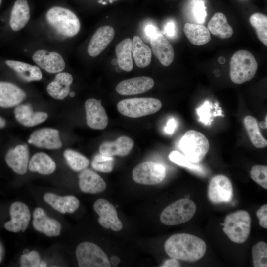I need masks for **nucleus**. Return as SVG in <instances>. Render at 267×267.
<instances>
[{
	"instance_id": "obj_52",
	"label": "nucleus",
	"mask_w": 267,
	"mask_h": 267,
	"mask_svg": "<svg viewBox=\"0 0 267 267\" xmlns=\"http://www.w3.org/2000/svg\"><path fill=\"white\" fill-rule=\"evenodd\" d=\"M2 254H3V249L1 245L0 244V263L1 262L2 259Z\"/></svg>"
},
{
	"instance_id": "obj_31",
	"label": "nucleus",
	"mask_w": 267,
	"mask_h": 267,
	"mask_svg": "<svg viewBox=\"0 0 267 267\" xmlns=\"http://www.w3.org/2000/svg\"><path fill=\"white\" fill-rule=\"evenodd\" d=\"M28 169L31 172H37L43 175H49L54 172L56 164L46 153L38 152L35 154L30 159Z\"/></svg>"
},
{
	"instance_id": "obj_39",
	"label": "nucleus",
	"mask_w": 267,
	"mask_h": 267,
	"mask_svg": "<svg viewBox=\"0 0 267 267\" xmlns=\"http://www.w3.org/2000/svg\"><path fill=\"white\" fill-rule=\"evenodd\" d=\"M169 158L172 162L179 166L202 173V169L199 165V163L191 162L184 155L178 151H172L169 155Z\"/></svg>"
},
{
	"instance_id": "obj_56",
	"label": "nucleus",
	"mask_w": 267,
	"mask_h": 267,
	"mask_svg": "<svg viewBox=\"0 0 267 267\" xmlns=\"http://www.w3.org/2000/svg\"><path fill=\"white\" fill-rule=\"evenodd\" d=\"M69 94L70 97H74L75 96V93L74 92H71L69 93Z\"/></svg>"
},
{
	"instance_id": "obj_24",
	"label": "nucleus",
	"mask_w": 267,
	"mask_h": 267,
	"mask_svg": "<svg viewBox=\"0 0 267 267\" xmlns=\"http://www.w3.org/2000/svg\"><path fill=\"white\" fill-rule=\"evenodd\" d=\"M17 121L26 127H33L45 121L48 115L44 112L33 111L31 105L26 104L17 106L14 110Z\"/></svg>"
},
{
	"instance_id": "obj_55",
	"label": "nucleus",
	"mask_w": 267,
	"mask_h": 267,
	"mask_svg": "<svg viewBox=\"0 0 267 267\" xmlns=\"http://www.w3.org/2000/svg\"><path fill=\"white\" fill-rule=\"evenodd\" d=\"M115 69L116 72H120L122 70L119 66H117Z\"/></svg>"
},
{
	"instance_id": "obj_8",
	"label": "nucleus",
	"mask_w": 267,
	"mask_h": 267,
	"mask_svg": "<svg viewBox=\"0 0 267 267\" xmlns=\"http://www.w3.org/2000/svg\"><path fill=\"white\" fill-rule=\"evenodd\" d=\"M76 256L80 267H110L106 253L98 246L90 242L79 244Z\"/></svg>"
},
{
	"instance_id": "obj_7",
	"label": "nucleus",
	"mask_w": 267,
	"mask_h": 267,
	"mask_svg": "<svg viewBox=\"0 0 267 267\" xmlns=\"http://www.w3.org/2000/svg\"><path fill=\"white\" fill-rule=\"evenodd\" d=\"M196 211V206L193 201L180 199L167 207L161 213L160 219L167 225H179L189 221Z\"/></svg>"
},
{
	"instance_id": "obj_34",
	"label": "nucleus",
	"mask_w": 267,
	"mask_h": 267,
	"mask_svg": "<svg viewBox=\"0 0 267 267\" xmlns=\"http://www.w3.org/2000/svg\"><path fill=\"white\" fill-rule=\"evenodd\" d=\"M244 123L253 145L258 148L266 147L267 141L260 131L256 119L253 116H247L244 119Z\"/></svg>"
},
{
	"instance_id": "obj_5",
	"label": "nucleus",
	"mask_w": 267,
	"mask_h": 267,
	"mask_svg": "<svg viewBox=\"0 0 267 267\" xmlns=\"http://www.w3.org/2000/svg\"><path fill=\"white\" fill-rule=\"evenodd\" d=\"M179 145L184 155L194 163H199L203 159L210 146L207 137L202 133L193 130L185 133Z\"/></svg>"
},
{
	"instance_id": "obj_6",
	"label": "nucleus",
	"mask_w": 267,
	"mask_h": 267,
	"mask_svg": "<svg viewBox=\"0 0 267 267\" xmlns=\"http://www.w3.org/2000/svg\"><path fill=\"white\" fill-rule=\"evenodd\" d=\"M117 107L123 115L135 118L156 113L161 109L162 103L154 98H134L120 101Z\"/></svg>"
},
{
	"instance_id": "obj_20",
	"label": "nucleus",
	"mask_w": 267,
	"mask_h": 267,
	"mask_svg": "<svg viewBox=\"0 0 267 267\" xmlns=\"http://www.w3.org/2000/svg\"><path fill=\"white\" fill-rule=\"evenodd\" d=\"M115 31L110 26L99 27L92 36L88 46V53L92 57L100 54L114 38Z\"/></svg>"
},
{
	"instance_id": "obj_18",
	"label": "nucleus",
	"mask_w": 267,
	"mask_h": 267,
	"mask_svg": "<svg viewBox=\"0 0 267 267\" xmlns=\"http://www.w3.org/2000/svg\"><path fill=\"white\" fill-rule=\"evenodd\" d=\"M29 152L26 145H18L10 149L5 159L8 166L16 173L25 174L28 168Z\"/></svg>"
},
{
	"instance_id": "obj_32",
	"label": "nucleus",
	"mask_w": 267,
	"mask_h": 267,
	"mask_svg": "<svg viewBox=\"0 0 267 267\" xmlns=\"http://www.w3.org/2000/svg\"><path fill=\"white\" fill-rule=\"evenodd\" d=\"M183 31L190 42L195 45L205 44L211 40L209 30L203 25L186 23Z\"/></svg>"
},
{
	"instance_id": "obj_51",
	"label": "nucleus",
	"mask_w": 267,
	"mask_h": 267,
	"mask_svg": "<svg viewBox=\"0 0 267 267\" xmlns=\"http://www.w3.org/2000/svg\"><path fill=\"white\" fill-rule=\"evenodd\" d=\"M267 115H266L265 120L264 121H262L261 123H260L259 125H260V127L261 128L264 129H267Z\"/></svg>"
},
{
	"instance_id": "obj_43",
	"label": "nucleus",
	"mask_w": 267,
	"mask_h": 267,
	"mask_svg": "<svg viewBox=\"0 0 267 267\" xmlns=\"http://www.w3.org/2000/svg\"><path fill=\"white\" fill-rule=\"evenodd\" d=\"M256 215L259 220L260 225L267 229V205H263L257 211Z\"/></svg>"
},
{
	"instance_id": "obj_13",
	"label": "nucleus",
	"mask_w": 267,
	"mask_h": 267,
	"mask_svg": "<svg viewBox=\"0 0 267 267\" xmlns=\"http://www.w3.org/2000/svg\"><path fill=\"white\" fill-rule=\"evenodd\" d=\"M88 125L95 130H102L106 127L108 118L100 100L87 99L85 103Z\"/></svg>"
},
{
	"instance_id": "obj_2",
	"label": "nucleus",
	"mask_w": 267,
	"mask_h": 267,
	"mask_svg": "<svg viewBox=\"0 0 267 267\" xmlns=\"http://www.w3.org/2000/svg\"><path fill=\"white\" fill-rule=\"evenodd\" d=\"M48 23L59 34L71 37L78 34L80 22L71 10L60 6L50 8L46 14Z\"/></svg>"
},
{
	"instance_id": "obj_49",
	"label": "nucleus",
	"mask_w": 267,
	"mask_h": 267,
	"mask_svg": "<svg viewBox=\"0 0 267 267\" xmlns=\"http://www.w3.org/2000/svg\"><path fill=\"white\" fill-rule=\"evenodd\" d=\"M110 262L111 263V264L115 267L119 265V263L120 262V259L119 258L116 256H112L110 258Z\"/></svg>"
},
{
	"instance_id": "obj_33",
	"label": "nucleus",
	"mask_w": 267,
	"mask_h": 267,
	"mask_svg": "<svg viewBox=\"0 0 267 267\" xmlns=\"http://www.w3.org/2000/svg\"><path fill=\"white\" fill-rule=\"evenodd\" d=\"M132 40L126 38L120 42L115 48L118 66L124 71H131L133 68L132 58Z\"/></svg>"
},
{
	"instance_id": "obj_53",
	"label": "nucleus",
	"mask_w": 267,
	"mask_h": 267,
	"mask_svg": "<svg viewBox=\"0 0 267 267\" xmlns=\"http://www.w3.org/2000/svg\"><path fill=\"white\" fill-rule=\"evenodd\" d=\"M46 266H47V264L44 261L40 262L39 266V267H46Z\"/></svg>"
},
{
	"instance_id": "obj_38",
	"label": "nucleus",
	"mask_w": 267,
	"mask_h": 267,
	"mask_svg": "<svg viewBox=\"0 0 267 267\" xmlns=\"http://www.w3.org/2000/svg\"><path fill=\"white\" fill-rule=\"evenodd\" d=\"M114 158L111 156L97 154L93 158L91 166L96 171L108 173L112 171L114 167Z\"/></svg>"
},
{
	"instance_id": "obj_19",
	"label": "nucleus",
	"mask_w": 267,
	"mask_h": 267,
	"mask_svg": "<svg viewBox=\"0 0 267 267\" xmlns=\"http://www.w3.org/2000/svg\"><path fill=\"white\" fill-rule=\"evenodd\" d=\"M152 51L164 66H169L173 62L175 53L173 47L162 34L158 33L150 39Z\"/></svg>"
},
{
	"instance_id": "obj_41",
	"label": "nucleus",
	"mask_w": 267,
	"mask_h": 267,
	"mask_svg": "<svg viewBox=\"0 0 267 267\" xmlns=\"http://www.w3.org/2000/svg\"><path fill=\"white\" fill-rule=\"evenodd\" d=\"M41 262L39 254L36 251L24 253L20 258L22 267H37Z\"/></svg>"
},
{
	"instance_id": "obj_46",
	"label": "nucleus",
	"mask_w": 267,
	"mask_h": 267,
	"mask_svg": "<svg viewBox=\"0 0 267 267\" xmlns=\"http://www.w3.org/2000/svg\"><path fill=\"white\" fill-rule=\"evenodd\" d=\"M144 33L146 36L150 39L154 35L159 33L156 27L151 24H148L145 26Z\"/></svg>"
},
{
	"instance_id": "obj_1",
	"label": "nucleus",
	"mask_w": 267,
	"mask_h": 267,
	"mask_svg": "<svg viewBox=\"0 0 267 267\" xmlns=\"http://www.w3.org/2000/svg\"><path fill=\"white\" fill-rule=\"evenodd\" d=\"M164 248L172 258L187 262L201 259L206 251L205 242L199 237L188 233H178L165 242Z\"/></svg>"
},
{
	"instance_id": "obj_23",
	"label": "nucleus",
	"mask_w": 267,
	"mask_h": 267,
	"mask_svg": "<svg viewBox=\"0 0 267 267\" xmlns=\"http://www.w3.org/2000/svg\"><path fill=\"white\" fill-rule=\"evenodd\" d=\"M73 77L69 73H58L54 79L46 87L48 93L53 98L62 100L70 93V86Z\"/></svg>"
},
{
	"instance_id": "obj_27",
	"label": "nucleus",
	"mask_w": 267,
	"mask_h": 267,
	"mask_svg": "<svg viewBox=\"0 0 267 267\" xmlns=\"http://www.w3.org/2000/svg\"><path fill=\"white\" fill-rule=\"evenodd\" d=\"M30 7L27 0H16L12 8L9 25L11 29L18 31L23 28L29 21Z\"/></svg>"
},
{
	"instance_id": "obj_45",
	"label": "nucleus",
	"mask_w": 267,
	"mask_h": 267,
	"mask_svg": "<svg viewBox=\"0 0 267 267\" xmlns=\"http://www.w3.org/2000/svg\"><path fill=\"white\" fill-rule=\"evenodd\" d=\"M177 124L176 120L174 118H170L164 127L165 132L169 134H172L174 132L177 126Z\"/></svg>"
},
{
	"instance_id": "obj_22",
	"label": "nucleus",
	"mask_w": 267,
	"mask_h": 267,
	"mask_svg": "<svg viewBox=\"0 0 267 267\" xmlns=\"http://www.w3.org/2000/svg\"><path fill=\"white\" fill-rule=\"evenodd\" d=\"M79 186L84 193L98 194L103 192L106 184L101 176L95 172L85 169L79 176Z\"/></svg>"
},
{
	"instance_id": "obj_57",
	"label": "nucleus",
	"mask_w": 267,
	"mask_h": 267,
	"mask_svg": "<svg viewBox=\"0 0 267 267\" xmlns=\"http://www.w3.org/2000/svg\"><path fill=\"white\" fill-rule=\"evenodd\" d=\"M2 0H0V6L1 5Z\"/></svg>"
},
{
	"instance_id": "obj_35",
	"label": "nucleus",
	"mask_w": 267,
	"mask_h": 267,
	"mask_svg": "<svg viewBox=\"0 0 267 267\" xmlns=\"http://www.w3.org/2000/svg\"><path fill=\"white\" fill-rule=\"evenodd\" d=\"M250 23L256 30L259 40L267 46V17L261 13L253 14L250 17Z\"/></svg>"
},
{
	"instance_id": "obj_26",
	"label": "nucleus",
	"mask_w": 267,
	"mask_h": 267,
	"mask_svg": "<svg viewBox=\"0 0 267 267\" xmlns=\"http://www.w3.org/2000/svg\"><path fill=\"white\" fill-rule=\"evenodd\" d=\"M44 199L53 208L62 214H72L79 207V201L74 196H59L47 193L44 195Z\"/></svg>"
},
{
	"instance_id": "obj_50",
	"label": "nucleus",
	"mask_w": 267,
	"mask_h": 267,
	"mask_svg": "<svg viewBox=\"0 0 267 267\" xmlns=\"http://www.w3.org/2000/svg\"><path fill=\"white\" fill-rule=\"evenodd\" d=\"M6 125V122L5 120L0 116V129L4 128L5 127Z\"/></svg>"
},
{
	"instance_id": "obj_4",
	"label": "nucleus",
	"mask_w": 267,
	"mask_h": 267,
	"mask_svg": "<svg viewBox=\"0 0 267 267\" xmlns=\"http://www.w3.org/2000/svg\"><path fill=\"white\" fill-rule=\"evenodd\" d=\"M223 231L229 238L237 243L245 242L248 239L251 227V218L245 210L228 215L223 223Z\"/></svg>"
},
{
	"instance_id": "obj_28",
	"label": "nucleus",
	"mask_w": 267,
	"mask_h": 267,
	"mask_svg": "<svg viewBox=\"0 0 267 267\" xmlns=\"http://www.w3.org/2000/svg\"><path fill=\"white\" fill-rule=\"evenodd\" d=\"M5 63L25 82L39 81L42 79V72L40 69L36 66L13 60H6Z\"/></svg>"
},
{
	"instance_id": "obj_48",
	"label": "nucleus",
	"mask_w": 267,
	"mask_h": 267,
	"mask_svg": "<svg viewBox=\"0 0 267 267\" xmlns=\"http://www.w3.org/2000/svg\"><path fill=\"white\" fill-rule=\"evenodd\" d=\"M160 267H180L178 261L174 258L167 260Z\"/></svg>"
},
{
	"instance_id": "obj_29",
	"label": "nucleus",
	"mask_w": 267,
	"mask_h": 267,
	"mask_svg": "<svg viewBox=\"0 0 267 267\" xmlns=\"http://www.w3.org/2000/svg\"><path fill=\"white\" fill-rule=\"evenodd\" d=\"M208 29L214 35L222 39L231 37L233 33L226 16L221 12L216 13L208 23Z\"/></svg>"
},
{
	"instance_id": "obj_9",
	"label": "nucleus",
	"mask_w": 267,
	"mask_h": 267,
	"mask_svg": "<svg viewBox=\"0 0 267 267\" xmlns=\"http://www.w3.org/2000/svg\"><path fill=\"white\" fill-rule=\"evenodd\" d=\"M166 169L161 164L151 161L142 162L133 170V179L136 183L152 185L161 182L166 176Z\"/></svg>"
},
{
	"instance_id": "obj_47",
	"label": "nucleus",
	"mask_w": 267,
	"mask_h": 267,
	"mask_svg": "<svg viewBox=\"0 0 267 267\" xmlns=\"http://www.w3.org/2000/svg\"><path fill=\"white\" fill-rule=\"evenodd\" d=\"M165 31L169 37H173L175 32V25L173 22H169L165 26Z\"/></svg>"
},
{
	"instance_id": "obj_21",
	"label": "nucleus",
	"mask_w": 267,
	"mask_h": 267,
	"mask_svg": "<svg viewBox=\"0 0 267 267\" xmlns=\"http://www.w3.org/2000/svg\"><path fill=\"white\" fill-rule=\"evenodd\" d=\"M26 97L25 92L15 84L0 81V107H14L21 103Z\"/></svg>"
},
{
	"instance_id": "obj_16",
	"label": "nucleus",
	"mask_w": 267,
	"mask_h": 267,
	"mask_svg": "<svg viewBox=\"0 0 267 267\" xmlns=\"http://www.w3.org/2000/svg\"><path fill=\"white\" fill-rule=\"evenodd\" d=\"M154 84V81L150 77H134L119 82L116 87V90L118 93L123 95L138 94L148 91Z\"/></svg>"
},
{
	"instance_id": "obj_44",
	"label": "nucleus",
	"mask_w": 267,
	"mask_h": 267,
	"mask_svg": "<svg viewBox=\"0 0 267 267\" xmlns=\"http://www.w3.org/2000/svg\"><path fill=\"white\" fill-rule=\"evenodd\" d=\"M194 14L199 22H203L206 15V11L202 1H197L194 7Z\"/></svg>"
},
{
	"instance_id": "obj_12",
	"label": "nucleus",
	"mask_w": 267,
	"mask_h": 267,
	"mask_svg": "<svg viewBox=\"0 0 267 267\" xmlns=\"http://www.w3.org/2000/svg\"><path fill=\"white\" fill-rule=\"evenodd\" d=\"M11 220L4 224L5 228L9 231L17 233L24 232L27 229L31 218L30 210L25 203L16 201L10 207Z\"/></svg>"
},
{
	"instance_id": "obj_40",
	"label": "nucleus",
	"mask_w": 267,
	"mask_h": 267,
	"mask_svg": "<svg viewBox=\"0 0 267 267\" xmlns=\"http://www.w3.org/2000/svg\"><path fill=\"white\" fill-rule=\"evenodd\" d=\"M250 176L252 179L264 188L267 189V167L256 165L252 167Z\"/></svg>"
},
{
	"instance_id": "obj_36",
	"label": "nucleus",
	"mask_w": 267,
	"mask_h": 267,
	"mask_svg": "<svg viewBox=\"0 0 267 267\" xmlns=\"http://www.w3.org/2000/svg\"><path fill=\"white\" fill-rule=\"evenodd\" d=\"M63 156L69 167L75 171H80L85 169L89 163L85 156L73 150H65Z\"/></svg>"
},
{
	"instance_id": "obj_54",
	"label": "nucleus",
	"mask_w": 267,
	"mask_h": 267,
	"mask_svg": "<svg viewBox=\"0 0 267 267\" xmlns=\"http://www.w3.org/2000/svg\"><path fill=\"white\" fill-rule=\"evenodd\" d=\"M111 63L113 65H118V60L117 59H113L111 61Z\"/></svg>"
},
{
	"instance_id": "obj_30",
	"label": "nucleus",
	"mask_w": 267,
	"mask_h": 267,
	"mask_svg": "<svg viewBox=\"0 0 267 267\" xmlns=\"http://www.w3.org/2000/svg\"><path fill=\"white\" fill-rule=\"evenodd\" d=\"M132 53L136 66L144 68L151 61L152 51L138 36H134L132 40Z\"/></svg>"
},
{
	"instance_id": "obj_3",
	"label": "nucleus",
	"mask_w": 267,
	"mask_h": 267,
	"mask_svg": "<svg viewBox=\"0 0 267 267\" xmlns=\"http://www.w3.org/2000/svg\"><path fill=\"white\" fill-rule=\"evenodd\" d=\"M258 68L254 55L249 51L242 49L232 56L230 63V77L232 81L241 84L251 80Z\"/></svg>"
},
{
	"instance_id": "obj_37",
	"label": "nucleus",
	"mask_w": 267,
	"mask_h": 267,
	"mask_svg": "<svg viewBox=\"0 0 267 267\" xmlns=\"http://www.w3.org/2000/svg\"><path fill=\"white\" fill-rule=\"evenodd\" d=\"M252 254L254 267H267V245L265 242L255 244L252 247Z\"/></svg>"
},
{
	"instance_id": "obj_10",
	"label": "nucleus",
	"mask_w": 267,
	"mask_h": 267,
	"mask_svg": "<svg viewBox=\"0 0 267 267\" xmlns=\"http://www.w3.org/2000/svg\"><path fill=\"white\" fill-rule=\"evenodd\" d=\"M233 194L232 183L226 176L218 175L211 178L208 195L212 203L217 204L230 202Z\"/></svg>"
},
{
	"instance_id": "obj_25",
	"label": "nucleus",
	"mask_w": 267,
	"mask_h": 267,
	"mask_svg": "<svg viewBox=\"0 0 267 267\" xmlns=\"http://www.w3.org/2000/svg\"><path fill=\"white\" fill-rule=\"evenodd\" d=\"M134 145L133 140L127 136H120L114 141L105 142L99 147L100 153L107 156H125L129 154Z\"/></svg>"
},
{
	"instance_id": "obj_42",
	"label": "nucleus",
	"mask_w": 267,
	"mask_h": 267,
	"mask_svg": "<svg viewBox=\"0 0 267 267\" xmlns=\"http://www.w3.org/2000/svg\"><path fill=\"white\" fill-rule=\"evenodd\" d=\"M211 103L206 101L200 107L197 108V114L199 116V121L204 123L205 125H210L211 123V114L210 110L212 108Z\"/></svg>"
},
{
	"instance_id": "obj_11",
	"label": "nucleus",
	"mask_w": 267,
	"mask_h": 267,
	"mask_svg": "<svg viewBox=\"0 0 267 267\" xmlns=\"http://www.w3.org/2000/svg\"><path fill=\"white\" fill-rule=\"evenodd\" d=\"M93 208L99 216V223L104 228L119 231L123 228V224L117 216L115 207L104 199H98L94 205Z\"/></svg>"
},
{
	"instance_id": "obj_15",
	"label": "nucleus",
	"mask_w": 267,
	"mask_h": 267,
	"mask_svg": "<svg viewBox=\"0 0 267 267\" xmlns=\"http://www.w3.org/2000/svg\"><path fill=\"white\" fill-rule=\"evenodd\" d=\"M32 59L38 66L49 73L61 72L65 67L63 57L56 52L40 49L33 54Z\"/></svg>"
},
{
	"instance_id": "obj_17",
	"label": "nucleus",
	"mask_w": 267,
	"mask_h": 267,
	"mask_svg": "<svg viewBox=\"0 0 267 267\" xmlns=\"http://www.w3.org/2000/svg\"><path fill=\"white\" fill-rule=\"evenodd\" d=\"M34 228L48 237L58 236L61 232V225L57 220L48 217L45 211L37 208L33 214Z\"/></svg>"
},
{
	"instance_id": "obj_14",
	"label": "nucleus",
	"mask_w": 267,
	"mask_h": 267,
	"mask_svg": "<svg viewBox=\"0 0 267 267\" xmlns=\"http://www.w3.org/2000/svg\"><path fill=\"white\" fill-rule=\"evenodd\" d=\"M28 142L37 147L48 149H57L62 146L59 131L50 128H42L34 132Z\"/></svg>"
}]
</instances>
